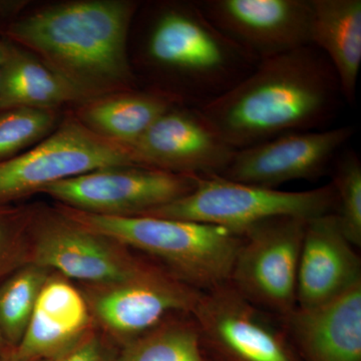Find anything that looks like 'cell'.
<instances>
[{
	"mask_svg": "<svg viewBox=\"0 0 361 361\" xmlns=\"http://www.w3.org/2000/svg\"><path fill=\"white\" fill-rule=\"evenodd\" d=\"M115 361H216L191 313H177L128 342Z\"/></svg>",
	"mask_w": 361,
	"mask_h": 361,
	"instance_id": "cell-21",
	"label": "cell"
},
{
	"mask_svg": "<svg viewBox=\"0 0 361 361\" xmlns=\"http://www.w3.org/2000/svg\"><path fill=\"white\" fill-rule=\"evenodd\" d=\"M49 270L32 263L20 266L0 283V336L18 348L32 318Z\"/></svg>",
	"mask_w": 361,
	"mask_h": 361,
	"instance_id": "cell-22",
	"label": "cell"
},
{
	"mask_svg": "<svg viewBox=\"0 0 361 361\" xmlns=\"http://www.w3.org/2000/svg\"><path fill=\"white\" fill-rule=\"evenodd\" d=\"M152 16L142 42L145 66L166 82L165 94L201 108L236 87L259 59L207 18L197 4H171Z\"/></svg>",
	"mask_w": 361,
	"mask_h": 361,
	"instance_id": "cell-3",
	"label": "cell"
},
{
	"mask_svg": "<svg viewBox=\"0 0 361 361\" xmlns=\"http://www.w3.org/2000/svg\"><path fill=\"white\" fill-rule=\"evenodd\" d=\"M332 185L302 192L243 184L219 175L200 176L191 193L141 216L220 226L243 235L251 226L279 217L311 219L334 213Z\"/></svg>",
	"mask_w": 361,
	"mask_h": 361,
	"instance_id": "cell-5",
	"label": "cell"
},
{
	"mask_svg": "<svg viewBox=\"0 0 361 361\" xmlns=\"http://www.w3.org/2000/svg\"><path fill=\"white\" fill-rule=\"evenodd\" d=\"M201 293L172 273L147 265L133 279L99 289L92 307L106 329L130 342L169 316L192 313Z\"/></svg>",
	"mask_w": 361,
	"mask_h": 361,
	"instance_id": "cell-13",
	"label": "cell"
},
{
	"mask_svg": "<svg viewBox=\"0 0 361 361\" xmlns=\"http://www.w3.org/2000/svg\"><path fill=\"white\" fill-rule=\"evenodd\" d=\"M110 241L63 216L40 228L35 241V264L103 286L137 276L147 265L116 250Z\"/></svg>",
	"mask_w": 361,
	"mask_h": 361,
	"instance_id": "cell-14",
	"label": "cell"
},
{
	"mask_svg": "<svg viewBox=\"0 0 361 361\" xmlns=\"http://www.w3.org/2000/svg\"><path fill=\"white\" fill-rule=\"evenodd\" d=\"M39 361H109L101 341L87 334L59 355Z\"/></svg>",
	"mask_w": 361,
	"mask_h": 361,
	"instance_id": "cell-26",
	"label": "cell"
},
{
	"mask_svg": "<svg viewBox=\"0 0 361 361\" xmlns=\"http://www.w3.org/2000/svg\"><path fill=\"white\" fill-rule=\"evenodd\" d=\"M175 104H179L155 90H130L90 99L78 120L104 139L127 149Z\"/></svg>",
	"mask_w": 361,
	"mask_h": 361,
	"instance_id": "cell-20",
	"label": "cell"
},
{
	"mask_svg": "<svg viewBox=\"0 0 361 361\" xmlns=\"http://www.w3.org/2000/svg\"><path fill=\"white\" fill-rule=\"evenodd\" d=\"M336 71L313 45L261 59L250 75L200 109L233 149L317 130L343 102Z\"/></svg>",
	"mask_w": 361,
	"mask_h": 361,
	"instance_id": "cell-1",
	"label": "cell"
},
{
	"mask_svg": "<svg viewBox=\"0 0 361 361\" xmlns=\"http://www.w3.org/2000/svg\"><path fill=\"white\" fill-rule=\"evenodd\" d=\"M198 4L221 32L259 61L310 44L311 0H203Z\"/></svg>",
	"mask_w": 361,
	"mask_h": 361,
	"instance_id": "cell-12",
	"label": "cell"
},
{
	"mask_svg": "<svg viewBox=\"0 0 361 361\" xmlns=\"http://www.w3.org/2000/svg\"><path fill=\"white\" fill-rule=\"evenodd\" d=\"M199 177L139 166L102 169L54 183L42 193L82 212L130 217L183 198L193 191Z\"/></svg>",
	"mask_w": 361,
	"mask_h": 361,
	"instance_id": "cell-8",
	"label": "cell"
},
{
	"mask_svg": "<svg viewBox=\"0 0 361 361\" xmlns=\"http://www.w3.org/2000/svg\"><path fill=\"white\" fill-rule=\"evenodd\" d=\"M281 322L300 361H361V283Z\"/></svg>",
	"mask_w": 361,
	"mask_h": 361,
	"instance_id": "cell-16",
	"label": "cell"
},
{
	"mask_svg": "<svg viewBox=\"0 0 361 361\" xmlns=\"http://www.w3.org/2000/svg\"><path fill=\"white\" fill-rule=\"evenodd\" d=\"M308 219L279 217L243 233L229 283L263 310L283 319L297 307V277Z\"/></svg>",
	"mask_w": 361,
	"mask_h": 361,
	"instance_id": "cell-7",
	"label": "cell"
},
{
	"mask_svg": "<svg viewBox=\"0 0 361 361\" xmlns=\"http://www.w3.org/2000/svg\"><path fill=\"white\" fill-rule=\"evenodd\" d=\"M133 166L129 149L70 118L33 148L0 161V205L92 171Z\"/></svg>",
	"mask_w": 361,
	"mask_h": 361,
	"instance_id": "cell-6",
	"label": "cell"
},
{
	"mask_svg": "<svg viewBox=\"0 0 361 361\" xmlns=\"http://www.w3.org/2000/svg\"><path fill=\"white\" fill-rule=\"evenodd\" d=\"M191 314L216 361H300L283 323L277 326L230 283L202 291Z\"/></svg>",
	"mask_w": 361,
	"mask_h": 361,
	"instance_id": "cell-9",
	"label": "cell"
},
{
	"mask_svg": "<svg viewBox=\"0 0 361 361\" xmlns=\"http://www.w3.org/2000/svg\"><path fill=\"white\" fill-rule=\"evenodd\" d=\"M355 134L350 126L279 135L236 149L219 176L253 186L276 189L295 180L320 177Z\"/></svg>",
	"mask_w": 361,
	"mask_h": 361,
	"instance_id": "cell-11",
	"label": "cell"
},
{
	"mask_svg": "<svg viewBox=\"0 0 361 361\" xmlns=\"http://www.w3.org/2000/svg\"><path fill=\"white\" fill-rule=\"evenodd\" d=\"M361 283V263L334 213L306 222L298 277L297 307H317Z\"/></svg>",
	"mask_w": 361,
	"mask_h": 361,
	"instance_id": "cell-15",
	"label": "cell"
},
{
	"mask_svg": "<svg viewBox=\"0 0 361 361\" xmlns=\"http://www.w3.org/2000/svg\"><path fill=\"white\" fill-rule=\"evenodd\" d=\"M310 44L329 59L342 96L355 103L361 66L360 0H311Z\"/></svg>",
	"mask_w": 361,
	"mask_h": 361,
	"instance_id": "cell-18",
	"label": "cell"
},
{
	"mask_svg": "<svg viewBox=\"0 0 361 361\" xmlns=\"http://www.w3.org/2000/svg\"><path fill=\"white\" fill-rule=\"evenodd\" d=\"M137 4L87 0L47 7L14 21L7 40L78 87L87 99L132 90L128 37Z\"/></svg>",
	"mask_w": 361,
	"mask_h": 361,
	"instance_id": "cell-2",
	"label": "cell"
},
{
	"mask_svg": "<svg viewBox=\"0 0 361 361\" xmlns=\"http://www.w3.org/2000/svg\"><path fill=\"white\" fill-rule=\"evenodd\" d=\"M58 114L54 110L13 108L0 110V161L23 153L51 135Z\"/></svg>",
	"mask_w": 361,
	"mask_h": 361,
	"instance_id": "cell-24",
	"label": "cell"
},
{
	"mask_svg": "<svg viewBox=\"0 0 361 361\" xmlns=\"http://www.w3.org/2000/svg\"><path fill=\"white\" fill-rule=\"evenodd\" d=\"M61 214L104 238L147 252L171 273L200 291L229 283L243 235L193 221L152 216L97 215L61 207Z\"/></svg>",
	"mask_w": 361,
	"mask_h": 361,
	"instance_id": "cell-4",
	"label": "cell"
},
{
	"mask_svg": "<svg viewBox=\"0 0 361 361\" xmlns=\"http://www.w3.org/2000/svg\"><path fill=\"white\" fill-rule=\"evenodd\" d=\"M11 348L8 345H7L6 342L4 341V339L2 338V336H0V355L4 353V351L7 350V349Z\"/></svg>",
	"mask_w": 361,
	"mask_h": 361,
	"instance_id": "cell-29",
	"label": "cell"
},
{
	"mask_svg": "<svg viewBox=\"0 0 361 361\" xmlns=\"http://www.w3.org/2000/svg\"><path fill=\"white\" fill-rule=\"evenodd\" d=\"M87 101L78 87L32 52L6 39L0 66V110L27 108L54 110Z\"/></svg>",
	"mask_w": 361,
	"mask_h": 361,
	"instance_id": "cell-19",
	"label": "cell"
},
{
	"mask_svg": "<svg viewBox=\"0 0 361 361\" xmlns=\"http://www.w3.org/2000/svg\"><path fill=\"white\" fill-rule=\"evenodd\" d=\"M135 165L180 175H220L233 149L200 109L175 104L127 148Z\"/></svg>",
	"mask_w": 361,
	"mask_h": 361,
	"instance_id": "cell-10",
	"label": "cell"
},
{
	"mask_svg": "<svg viewBox=\"0 0 361 361\" xmlns=\"http://www.w3.org/2000/svg\"><path fill=\"white\" fill-rule=\"evenodd\" d=\"M4 47H6V39H0V66H1L2 59H4Z\"/></svg>",
	"mask_w": 361,
	"mask_h": 361,
	"instance_id": "cell-28",
	"label": "cell"
},
{
	"mask_svg": "<svg viewBox=\"0 0 361 361\" xmlns=\"http://www.w3.org/2000/svg\"><path fill=\"white\" fill-rule=\"evenodd\" d=\"M28 222L26 211L0 205V283L20 266Z\"/></svg>",
	"mask_w": 361,
	"mask_h": 361,
	"instance_id": "cell-25",
	"label": "cell"
},
{
	"mask_svg": "<svg viewBox=\"0 0 361 361\" xmlns=\"http://www.w3.org/2000/svg\"><path fill=\"white\" fill-rule=\"evenodd\" d=\"M330 184L336 191L334 215L346 238L355 247L361 246V161L355 151L336 157Z\"/></svg>",
	"mask_w": 361,
	"mask_h": 361,
	"instance_id": "cell-23",
	"label": "cell"
},
{
	"mask_svg": "<svg viewBox=\"0 0 361 361\" xmlns=\"http://www.w3.org/2000/svg\"><path fill=\"white\" fill-rule=\"evenodd\" d=\"M89 306L66 280L47 278L18 348V355L39 361L59 355L87 334Z\"/></svg>",
	"mask_w": 361,
	"mask_h": 361,
	"instance_id": "cell-17",
	"label": "cell"
},
{
	"mask_svg": "<svg viewBox=\"0 0 361 361\" xmlns=\"http://www.w3.org/2000/svg\"><path fill=\"white\" fill-rule=\"evenodd\" d=\"M0 361H35L18 355L14 348H8L0 355Z\"/></svg>",
	"mask_w": 361,
	"mask_h": 361,
	"instance_id": "cell-27",
	"label": "cell"
}]
</instances>
